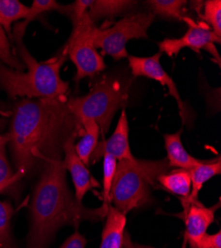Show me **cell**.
Wrapping results in <instances>:
<instances>
[{
  "label": "cell",
  "instance_id": "obj_12",
  "mask_svg": "<svg viewBox=\"0 0 221 248\" xmlns=\"http://www.w3.org/2000/svg\"><path fill=\"white\" fill-rule=\"evenodd\" d=\"M77 136V134H74L66 142L64 146L65 159L63 161L66 169L71 173L74 185V198L76 202L82 203L86 194L92 188L99 187V184L93 179L90 172L87 168V165H85V163L80 160L75 152L74 140Z\"/></svg>",
  "mask_w": 221,
  "mask_h": 248
},
{
  "label": "cell",
  "instance_id": "obj_9",
  "mask_svg": "<svg viewBox=\"0 0 221 248\" xmlns=\"http://www.w3.org/2000/svg\"><path fill=\"white\" fill-rule=\"evenodd\" d=\"M162 53L158 52L157 54L151 57H135L128 56L129 66L134 77H145L154 80L159 81L161 85L168 89V93L172 95L177 103L179 111V115L182 117L183 123L187 124L188 120L191 118L190 108L180 98L176 82L172 79V78L166 73L164 68L160 63V58Z\"/></svg>",
  "mask_w": 221,
  "mask_h": 248
},
{
  "label": "cell",
  "instance_id": "obj_20",
  "mask_svg": "<svg viewBox=\"0 0 221 248\" xmlns=\"http://www.w3.org/2000/svg\"><path fill=\"white\" fill-rule=\"evenodd\" d=\"M28 12L29 7L18 0H0V26L11 37L12 23L25 19Z\"/></svg>",
  "mask_w": 221,
  "mask_h": 248
},
{
  "label": "cell",
  "instance_id": "obj_24",
  "mask_svg": "<svg viewBox=\"0 0 221 248\" xmlns=\"http://www.w3.org/2000/svg\"><path fill=\"white\" fill-rule=\"evenodd\" d=\"M199 17L207 23L217 37H221V1L207 0L204 3V13Z\"/></svg>",
  "mask_w": 221,
  "mask_h": 248
},
{
  "label": "cell",
  "instance_id": "obj_28",
  "mask_svg": "<svg viewBox=\"0 0 221 248\" xmlns=\"http://www.w3.org/2000/svg\"><path fill=\"white\" fill-rule=\"evenodd\" d=\"M86 237L77 231L72 234L59 248H85L87 245Z\"/></svg>",
  "mask_w": 221,
  "mask_h": 248
},
{
  "label": "cell",
  "instance_id": "obj_10",
  "mask_svg": "<svg viewBox=\"0 0 221 248\" xmlns=\"http://www.w3.org/2000/svg\"><path fill=\"white\" fill-rule=\"evenodd\" d=\"M183 205V213L180 216L185 222L186 231L184 234L185 244H193L203 235H205L208 230L209 225L214 221L215 211L219 206V202L216 206L206 208L202 202L190 200L188 197L179 198Z\"/></svg>",
  "mask_w": 221,
  "mask_h": 248
},
{
  "label": "cell",
  "instance_id": "obj_4",
  "mask_svg": "<svg viewBox=\"0 0 221 248\" xmlns=\"http://www.w3.org/2000/svg\"><path fill=\"white\" fill-rule=\"evenodd\" d=\"M171 170L166 159L158 161L121 160L117 163L110 201L123 214L153 202L152 188L157 179Z\"/></svg>",
  "mask_w": 221,
  "mask_h": 248
},
{
  "label": "cell",
  "instance_id": "obj_13",
  "mask_svg": "<svg viewBox=\"0 0 221 248\" xmlns=\"http://www.w3.org/2000/svg\"><path fill=\"white\" fill-rule=\"evenodd\" d=\"M182 133L183 129H180L176 133L166 134L164 136L165 147L168 154L167 160L171 168L191 170L197 165L202 164L204 160H198L187 152L182 140H180Z\"/></svg>",
  "mask_w": 221,
  "mask_h": 248
},
{
  "label": "cell",
  "instance_id": "obj_6",
  "mask_svg": "<svg viewBox=\"0 0 221 248\" xmlns=\"http://www.w3.org/2000/svg\"><path fill=\"white\" fill-rule=\"evenodd\" d=\"M154 19L153 13L141 12L126 16L109 28L94 27L91 34L93 46L115 60L127 58L126 43L131 39H147Z\"/></svg>",
  "mask_w": 221,
  "mask_h": 248
},
{
  "label": "cell",
  "instance_id": "obj_29",
  "mask_svg": "<svg viewBox=\"0 0 221 248\" xmlns=\"http://www.w3.org/2000/svg\"><path fill=\"white\" fill-rule=\"evenodd\" d=\"M122 248H155V247L135 243V242L132 241L130 234L128 232H124L123 241H122ZM183 248H185V247H183Z\"/></svg>",
  "mask_w": 221,
  "mask_h": 248
},
{
  "label": "cell",
  "instance_id": "obj_14",
  "mask_svg": "<svg viewBox=\"0 0 221 248\" xmlns=\"http://www.w3.org/2000/svg\"><path fill=\"white\" fill-rule=\"evenodd\" d=\"M102 234L99 248H122L126 226V215L110 205Z\"/></svg>",
  "mask_w": 221,
  "mask_h": 248
},
{
  "label": "cell",
  "instance_id": "obj_3",
  "mask_svg": "<svg viewBox=\"0 0 221 248\" xmlns=\"http://www.w3.org/2000/svg\"><path fill=\"white\" fill-rule=\"evenodd\" d=\"M17 53L28 69L18 72L0 64V87L10 98H68L69 82L59 77L67 60L66 49L47 62H39L29 53L23 42L15 43Z\"/></svg>",
  "mask_w": 221,
  "mask_h": 248
},
{
  "label": "cell",
  "instance_id": "obj_7",
  "mask_svg": "<svg viewBox=\"0 0 221 248\" xmlns=\"http://www.w3.org/2000/svg\"><path fill=\"white\" fill-rule=\"evenodd\" d=\"M95 24L91 21L88 12L77 22L73 23V32L65 49L76 67L75 80L103 72L106 65L93 46L91 34Z\"/></svg>",
  "mask_w": 221,
  "mask_h": 248
},
{
  "label": "cell",
  "instance_id": "obj_23",
  "mask_svg": "<svg viewBox=\"0 0 221 248\" xmlns=\"http://www.w3.org/2000/svg\"><path fill=\"white\" fill-rule=\"evenodd\" d=\"M13 213L10 202L0 201V248H13L10 234V221Z\"/></svg>",
  "mask_w": 221,
  "mask_h": 248
},
{
  "label": "cell",
  "instance_id": "obj_5",
  "mask_svg": "<svg viewBox=\"0 0 221 248\" xmlns=\"http://www.w3.org/2000/svg\"><path fill=\"white\" fill-rule=\"evenodd\" d=\"M128 93L116 79L103 78L84 96L68 99L67 105L77 122L92 119L103 137L108 132L116 112L127 106Z\"/></svg>",
  "mask_w": 221,
  "mask_h": 248
},
{
  "label": "cell",
  "instance_id": "obj_19",
  "mask_svg": "<svg viewBox=\"0 0 221 248\" xmlns=\"http://www.w3.org/2000/svg\"><path fill=\"white\" fill-rule=\"evenodd\" d=\"M80 125L83 127V131L79 136H82L75 145V152L78 155L85 165L89 164V159L98 144V138L100 135V129L98 124L92 119L84 120Z\"/></svg>",
  "mask_w": 221,
  "mask_h": 248
},
{
  "label": "cell",
  "instance_id": "obj_18",
  "mask_svg": "<svg viewBox=\"0 0 221 248\" xmlns=\"http://www.w3.org/2000/svg\"><path fill=\"white\" fill-rule=\"evenodd\" d=\"M157 182L160 184L161 188L179 198H186L191 193V173L187 169L177 168L170 170L168 173L161 175L157 179Z\"/></svg>",
  "mask_w": 221,
  "mask_h": 248
},
{
  "label": "cell",
  "instance_id": "obj_2",
  "mask_svg": "<svg viewBox=\"0 0 221 248\" xmlns=\"http://www.w3.org/2000/svg\"><path fill=\"white\" fill-rule=\"evenodd\" d=\"M63 160L46 161L31 202V229L28 248H47L64 225L77 226L84 220H103L110 205L88 209L76 202L68 188Z\"/></svg>",
  "mask_w": 221,
  "mask_h": 248
},
{
  "label": "cell",
  "instance_id": "obj_11",
  "mask_svg": "<svg viewBox=\"0 0 221 248\" xmlns=\"http://www.w3.org/2000/svg\"><path fill=\"white\" fill-rule=\"evenodd\" d=\"M104 155H111L116 160H134L129 144V124L125 109L120 114L114 132L107 140L99 142L92 152L89 163H94Z\"/></svg>",
  "mask_w": 221,
  "mask_h": 248
},
{
  "label": "cell",
  "instance_id": "obj_1",
  "mask_svg": "<svg viewBox=\"0 0 221 248\" xmlns=\"http://www.w3.org/2000/svg\"><path fill=\"white\" fill-rule=\"evenodd\" d=\"M68 98H24L14 106L8 143L16 173L29 174L39 161L62 160L68 139L83 127L68 108Z\"/></svg>",
  "mask_w": 221,
  "mask_h": 248
},
{
  "label": "cell",
  "instance_id": "obj_22",
  "mask_svg": "<svg viewBox=\"0 0 221 248\" xmlns=\"http://www.w3.org/2000/svg\"><path fill=\"white\" fill-rule=\"evenodd\" d=\"M8 143L7 135H0V193L11 187L21 179L10 166L5 154V146Z\"/></svg>",
  "mask_w": 221,
  "mask_h": 248
},
{
  "label": "cell",
  "instance_id": "obj_21",
  "mask_svg": "<svg viewBox=\"0 0 221 248\" xmlns=\"http://www.w3.org/2000/svg\"><path fill=\"white\" fill-rule=\"evenodd\" d=\"M145 3L155 16L183 21L185 17L183 9L188 2L185 0H149Z\"/></svg>",
  "mask_w": 221,
  "mask_h": 248
},
{
  "label": "cell",
  "instance_id": "obj_25",
  "mask_svg": "<svg viewBox=\"0 0 221 248\" xmlns=\"http://www.w3.org/2000/svg\"><path fill=\"white\" fill-rule=\"evenodd\" d=\"M0 62L12 70L24 72V65L13 53L7 35L1 26H0Z\"/></svg>",
  "mask_w": 221,
  "mask_h": 248
},
{
  "label": "cell",
  "instance_id": "obj_15",
  "mask_svg": "<svg viewBox=\"0 0 221 248\" xmlns=\"http://www.w3.org/2000/svg\"><path fill=\"white\" fill-rule=\"evenodd\" d=\"M53 10L65 13L66 15L69 16L71 12V5H68V6L59 5L57 1H55V0H34L31 7H29L28 15L26 16L24 21L16 24V26L14 27V30L11 36L14 42L15 43L23 42V37H24L27 26L32 21H34V20H36L40 15H42L47 11H53Z\"/></svg>",
  "mask_w": 221,
  "mask_h": 248
},
{
  "label": "cell",
  "instance_id": "obj_8",
  "mask_svg": "<svg viewBox=\"0 0 221 248\" xmlns=\"http://www.w3.org/2000/svg\"><path fill=\"white\" fill-rule=\"evenodd\" d=\"M183 21L189 27L187 33L180 38H166L161 41L158 43L160 53L175 57L185 48L192 49L196 53L205 50L213 56L215 62L220 66V56L215 48V43L219 44L221 38L217 37L205 22H195L188 17H184Z\"/></svg>",
  "mask_w": 221,
  "mask_h": 248
},
{
  "label": "cell",
  "instance_id": "obj_17",
  "mask_svg": "<svg viewBox=\"0 0 221 248\" xmlns=\"http://www.w3.org/2000/svg\"><path fill=\"white\" fill-rule=\"evenodd\" d=\"M190 173L192 189L188 198L192 201H197L198 194L200 190L203 189L204 185L211 178L221 173V159L218 157L217 159H213L211 161H204L202 164L192 168Z\"/></svg>",
  "mask_w": 221,
  "mask_h": 248
},
{
  "label": "cell",
  "instance_id": "obj_26",
  "mask_svg": "<svg viewBox=\"0 0 221 248\" xmlns=\"http://www.w3.org/2000/svg\"><path fill=\"white\" fill-rule=\"evenodd\" d=\"M117 168V160L111 155L103 156V204L110 205V192L112 182Z\"/></svg>",
  "mask_w": 221,
  "mask_h": 248
},
{
  "label": "cell",
  "instance_id": "obj_27",
  "mask_svg": "<svg viewBox=\"0 0 221 248\" xmlns=\"http://www.w3.org/2000/svg\"><path fill=\"white\" fill-rule=\"evenodd\" d=\"M192 248H221V232L214 234L206 233L191 245Z\"/></svg>",
  "mask_w": 221,
  "mask_h": 248
},
{
  "label": "cell",
  "instance_id": "obj_16",
  "mask_svg": "<svg viewBox=\"0 0 221 248\" xmlns=\"http://www.w3.org/2000/svg\"><path fill=\"white\" fill-rule=\"evenodd\" d=\"M137 3L131 0H93L88 9V16L95 24L102 19H111L127 12L133 9Z\"/></svg>",
  "mask_w": 221,
  "mask_h": 248
}]
</instances>
